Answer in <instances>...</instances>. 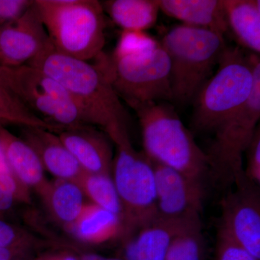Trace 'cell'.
I'll list each match as a JSON object with an SVG mask.
<instances>
[{"mask_svg": "<svg viewBox=\"0 0 260 260\" xmlns=\"http://www.w3.org/2000/svg\"><path fill=\"white\" fill-rule=\"evenodd\" d=\"M26 65L42 70L62 85L79 106L88 125L101 126L110 139L127 132L125 109L96 65L58 52L51 40Z\"/></svg>", "mask_w": 260, "mask_h": 260, "instance_id": "obj_1", "label": "cell"}, {"mask_svg": "<svg viewBox=\"0 0 260 260\" xmlns=\"http://www.w3.org/2000/svg\"><path fill=\"white\" fill-rule=\"evenodd\" d=\"M133 109L139 119L145 155L205 185L210 177L208 155L174 108L167 103L153 102Z\"/></svg>", "mask_w": 260, "mask_h": 260, "instance_id": "obj_2", "label": "cell"}, {"mask_svg": "<svg viewBox=\"0 0 260 260\" xmlns=\"http://www.w3.org/2000/svg\"><path fill=\"white\" fill-rule=\"evenodd\" d=\"M260 62L258 54H246L239 47H226L213 73L197 94L192 126L213 134L249 99Z\"/></svg>", "mask_w": 260, "mask_h": 260, "instance_id": "obj_3", "label": "cell"}, {"mask_svg": "<svg viewBox=\"0 0 260 260\" xmlns=\"http://www.w3.org/2000/svg\"><path fill=\"white\" fill-rule=\"evenodd\" d=\"M160 42L170 61L172 101L193 102L226 49L224 37L181 24L168 30Z\"/></svg>", "mask_w": 260, "mask_h": 260, "instance_id": "obj_4", "label": "cell"}, {"mask_svg": "<svg viewBox=\"0 0 260 260\" xmlns=\"http://www.w3.org/2000/svg\"><path fill=\"white\" fill-rule=\"evenodd\" d=\"M95 59L116 95L130 107L172 101L170 61L160 42L132 52H102Z\"/></svg>", "mask_w": 260, "mask_h": 260, "instance_id": "obj_5", "label": "cell"}, {"mask_svg": "<svg viewBox=\"0 0 260 260\" xmlns=\"http://www.w3.org/2000/svg\"><path fill=\"white\" fill-rule=\"evenodd\" d=\"M44 27L58 52L80 60L103 52L105 13L97 0H37Z\"/></svg>", "mask_w": 260, "mask_h": 260, "instance_id": "obj_6", "label": "cell"}, {"mask_svg": "<svg viewBox=\"0 0 260 260\" xmlns=\"http://www.w3.org/2000/svg\"><path fill=\"white\" fill-rule=\"evenodd\" d=\"M112 140L116 149L112 178L122 208V237L126 239L158 218L155 174L151 160L135 150L128 133Z\"/></svg>", "mask_w": 260, "mask_h": 260, "instance_id": "obj_7", "label": "cell"}, {"mask_svg": "<svg viewBox=\"0 0 260 260\" xmlns=\"http://www.w3.org/2000/svg\"><path fill=\"white\" fill-rule=\"evenodd\" d=\"M260 117V62L249 99L213 133L208 153L210 177L221 184L245 180L243 155L257 129Z\"/></svg>", "mask_w": 260, "mask_h": 260, "instance_id": "obj_8", "label": "cell"}, {"mask_svg": "<svg viewBox=\"0 0 260 260\" xmlns=\"http://www.w3.org/2000/svg\"><path fill=\"white\" fill-rule=\"evenodd\" d=\"M4 85L31 112L41 114L51 124L64 129L88 125L74 99L42 70L26 64L8 66Z\"/></svg>", "mask_w": 260, "mask_h": 260, "instance_id": "obj_9", "label": "cell"}, {"mask_svg": "<svg viewBox=\"0 0 260 260\" xmlns=\"http://www.w3.org/2000/svg\"><path fill=\"white\" fill-rule=\"evenodd\" d=\"M258 184L246 179L221 201L220 227L260 260V196Z\"/></svg>", "mask_w": 260, "mask_h": 260, "instance_id": "obj_10", "label": "cell"}, {"mask_svg": "<svg viewBox=\"0 0 260 260\" xmlns=\"http://www.w3.org/2000/svg\"><path fill=\"white\" fill-rule=\"evenodd\" d=\"M152 164L158 217L174 220L200 217L205 194L204 184L158 162Z\"/></svg>", "mask_w": 260, "mask_h": 260, "instance_id": "obj_11", "label": "cell"}, {"mask_svg": "<svg viewBox=\"0 0 260 260\" xmlns=\"http://www.w3.org/2000/svg\"><path fill=\"white\" fill-rule=\"evenodd\" d=\"M50 42L39 10L34 4L20 18L0 28V64H25Z\"/></svg>", "mask_w": 260, "mask_h": 260, "instance_id": "obj_12", "label": "cell"}, {"mask_svg": "<svg viewBox=\"0 0 260 260\" xmlns=\"http://www.w3.org/2000/svg\"><path fill=\"white\" fill-rule=\"evenodd\" d=\"M59 138L85 172L111 175L114 158L105 135L84 125L67 128Z\"/></svg>", "mask_w": 260, "mask_h": 260, "instance_id": "obj_13", "label": "cell"}, {"mask_svg": "<svg viewBox=\"0 0 260 260\" xmlns=\"http://www.w3.org/2000/svg\"><path fill=\"white\" fill-rule=\"evenodd\" d=\"M198 218L174 220L158 217L126 238L125 260H165L173 238Z\"/></svg>", "mask_w": 260, "mask_h": 260, "instance_id": "obj_14", "label": "cell"}, {"mask_svg": "<svg viewBox=\"0 0 260 260\" xmlns=\"http://www.w3.org/2000/svg\"><path fill=\"white\" fill-rule=\"evenodd\" d=\"M23 140L37 153L44 170L58 179L75 181L85 172L53 132L25 126Z\"/></svg>", "mask_w": 260, "mask_h": 260, "instance_id": "obj_15", "label": "cell"}, {"mask_svg": "<svg viewBox=\"0 0 260 260\" xmlns=\"http://www.w3.org/2000/svg\"><path fill=\"white\" fill-rule=\"evenodd\" d=\"M159 8L181 24L225 35L229 32L223 0H158Z\"/></svg>", "mask_w": 260, "mask_h": 260, "instance_id": "obj_16", "label": "cell"}, {"mask_svg": "<svg viewBox=\"0 0 260 260\" xmlns=\"http://www.w3.org/2000/svg\"><path fill=\"white\" fill-rule=\"evenodd\" d=\"M0 143L16 179L27 188H34L40 193L49 181L46 179L44 167L35 151L23 140L15 137L1 124Z\"/></svg>", "mask_w": 260, "mask_h": 260, "instance_id": "obj_17", "label": "cell"}, {"mask_svg": "<svg viewBox=\"0 0 260 260\" xmlns=\"http://www.w3.org/2000/svg\"><path fill=\"white\" fill-rule=\"evenodd\" d=\"M68 228L82 242L93 244L112 241L124 234L121 217L93 203L85 204L80 216Z\"/></svg>", "mask_w": 260, "mask_h": 260, "instance_id": "obj_18", "label": "cell"}, {"mask_svg": "<svg viewBox=\"0 0 260 260\" xmlns=\"http://www.w3.org/2000/svg\"><path fill=\"white\" fill-rule=\"evenodd\" d=\"M229 30L244 49L259 55V0H223Z\"/></svg>", "mask_w": 260, "mask_h": 260, "instance_id": "obj_19", "label": "cell"}, {"mask_svg": "<svg viewBox=\"0 0 260 260\" xmlns=\"http://www.w3.org/2000/svg\"><path fill=\"white\" fill-rule=\"evenodd\" d=\"M113 21L123 30L145 31L158 20V0H109L102 3Z\"/></svg>", "mask_w": 260, "mask_h": 260, "instance_id": "obj_20", "label": "cell"}, {"mask_svg": "<svg viewBox=\"0 0 260 260\" xmlns=\"http://www.w3.org/2000/svg\"><path fill=\"white\" fill-rule=\"evenodd\" d=\"M39 194L53 217L67 227L78 218L85 205L83 191L73 181L57 179L49 182Z\"/></svg>", "mask_w": 260, "mask_h": 260, "instance_id": "obj_21", "label": "cell"}, {"mask_svg": "<svg viewBox=\"0 0 260 260\" xmlns=\"http://www.w3.org/2000/svg\"><path fill=\"white\" fill-rule=\"evenodd\" d=\"M83 194L96 205L108 211L122 217V208L112 175L84 172L75 181Z\"/></svg>", "mask_w": 260, "mask_h": 260, "instance_id": "obj_22", "label": "cell"}, {"mask_svg": "<svg viewBox=\"0 0 260 260\" xmlns=\"http://www.w3.org/2000/svg\"><path fill=\"white\" fill-rule=\"evenodd\" d=\"M204 254L200 218L188 224L173 238L165 260H204Z\"/></svg>", "mask_w": 260, "mask_h": 260, "instance_id": "obj_23", "label": "cell"}, {"mask_svg": "<svg viewBox=\"0 0 260 260\" xmlns=\"http://www.w3.org/2000/svg\"><path fill=\"white\" fill-rule=\"evenodd\" d=\"M0 119L25 126L44 128L51 132H61L64 129L37 116L18 97L2 85H0Z\"/></svg>", "mask_w": 260, "mask_h": 260, "instance_id": "obj_24", "label": "cell"}, {"mask_svg": "<svg viewBox=\"0 0 260 260\" xmlns=\"http://www.w3.org/2000/svg\"><path fill=\"white\" fill-rule=\"evenodd\" d=\"M215 254V260H258L220 226L217 234Z\"/></svg>", "mask_w": 260, "mask_h": 260, "instance_id": "obj_25", "label": "cell"}, {"mask_svg": "<svg viewBox=\"0 0 260 260\" xmlns=\"http://www.w3.org/2000/svg\"><path fill=\"white\" fill-rule=\"evenodd\" d=\"M28 189L15 177L0 175V210L9 209L15 200L29 203Z\"/></svg>", "mask_w": 260, "mask_h": 260, "instance_id": "obj_26", "label": "cell"}, {"mask_svg": "<svg viewBox=\"0 0 260 260\" xmlns=\"http://www.w3.org/2000/svg\"><path fill=\"white\" fill-rule=\"evenodd\" d=\"M246 167L244 175L248 180L259 185L260 183V129H256L250 144L246 150Z\"/></svg>", "mask_w": 260, "mask_h": 260, "instance_id": "obj_27", "label": "cell"}, {"mask_svg": "<svg viewBox=\"0 0 260 260\" xmlns=\"http://www.w3.org/2000/svg\"><path fill=\"white\" fill-rule=\"evenodd\" d=\"M34 3L32 0H0V28L20 18Z\"/></svg>", "mask_w": 260, "mask_h": 260, "instance_id": "obj_28", "label": "cell"}, {"mask_svg": "<svg viewBox=\"0 0 260 260\" xmlns=\"http://www.w3.org/2000/svg\"><path fill=\"white\" fill-rule=\"evenodd\" d=\"M31 236L0 220V248L11 247L32 242Z\"/></svg>", "mask_w": 260, "mask_h": 260, "instance_id": "obj_29", "label": "cell"}, {"mask_svg": "<svg viewBox=\"0 0 260 260\" xmlns=\"http://www.w3.org/2000/svg\"><path fill=\"white\" fill-rule=\"evenodd\" d=\"M32 242L11 247L0 248V260H20L32 246Z\"/></svg>", "mask_w": 260, "mask_h": 260, "instance_id": "obj_30", "label": "cell"}, {"mask_svg": "<svg viewBox=\"0 0 260 260\" xmlns=\"http://www.w3.org/2000/svg\"><path fill=\"white\" fill-rule=\"evenodd\" d=\"M0 175L15 177L14 174H13V172H12L11 169H10L8 160H7L4 149H3L1 143H0Z\"/></svg>", "mask_w": 260, "mask_h": 260, "instance_id": "obj_31", "label": "cell"}, {"mask_svg": "<svg viewBox=\"0 0 260 260\" xmlns=\"http://www.w3.org/2000/svg\"><path fill=\"white\" fill-rule=\"evenodd\" d=\"M81 260H125L120 258L105 257V256L98 255V254H85L82 257Z\"/></svg>", "mask_w": 260, "mask_h": 260, "instance_id": "obj_32", "label": "cell"}, {"mask_svg": "<svg viewBox=\"0 0 260 260\" xmlns=\"http://www.w3.org/2000/svg\"><path fill=\"white\" fill-rule=\"evenodd\" d=\"M46 260H77L76 258L70 254H61L46 258Z\"/></svg>", "mask_w": 260, "mask_h": 260, "instance_id": "obj_33", "label": "cell"}, {"mask_svg": "<svg viewBox=\"0 0 260 260\" xmlns=\"http://www.w3.org/2000/svg\"><path fill=\"white\" fill-rule=\"evenodd\" d=\"M5 69H6V66L5 65L0 64V85L3 86V80H4Z\"/></svg>", "mask_w": 260, "mask_h": 260, "instance_id": "obj_34", "label": "cell"}, {"mask_svg": "<svg viewBox=\"0 0 260 260\" xmlns=\"http://www.w3.org/2000/svg\"><path fill=\"white\" fill-rule=\"evenodd\" d=\"M2 121V119H0V121Z\"/></svg>", "mask_w": 260, "mask_h": 260, "instance_id": "obj_35", "label": "cell"}, {"mask_svg": "<svg viewBox=\"0 0 260 260\" xmlns=\"http://www.w3.org/2000/svg\"><path fill=\"white\" fill-rule=\"evenodd\" d=\"M43 260H46V259H43Z\"/></svg>", "mask_w": 260, "mask_h": 260, "instance_id": "obj_36", "label": "cell"}]
</instances>
